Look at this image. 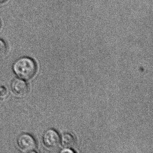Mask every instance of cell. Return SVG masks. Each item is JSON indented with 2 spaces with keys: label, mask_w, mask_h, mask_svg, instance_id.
I'll return each mask as SVG.
<instances>
[{
  "label": "cell",
  "mask_w": 153,
  "mask_h": 153,
  "mask_svg": "<svg viewBox=\"0 0 153 153\" xmlns=\"http://www.w3.org/2000/svg\"><path fill=\"white\" fill-rule=\"evenodd\" d=\"M13 71L19 78L29 80L36 74L37 67L36 62L32 58L23 57L14 62L12 67Z\"/></svg>",
  "instance_id": "6da1fadb"
},
{
  "label": "cell",
  "mask_w": 153,
  "mask_h": 153,
  "mask_svg": "<svg viewBox=\"0 0 153 153\" xmlns=\"http://www.w3.org/2000/svg\"><path fill=\"white\" fill-rule=\"evenodd\" d=\"M17 142L19 148L24 152H34L37 147V143L35 139L28 133L20 134L18 137Z\"/></svg>",
  "instance_id": "7a4b0ae2"
},
{
  "label": "cell",
  "mask_w": 153,
  "mask_h": 153,
  "mask_svg": "<svg viewBox=\"0 0 153 153\" xmlns=\"http://www.w3.org/2000/svg\"><path fill=\"white\" fill-rule=\"evenodd\" d=\"M43 142L45 147L49 149H56L60 144V138L56 130L49 129L44 133Z\"/></svg>",
  "instance_id": "3957f363"
},
{
  "label": "cell",
  "mask_w": 153,
  "mask_h": 153,
  "mask_svg": "<svg viewBox=\"0 0 153 153\" xmlns=\"http://www.w3.org/2000/svg\"><path fill=\"white\" fill-rule=\"evenodd\" d=\"M12 91L16 95L19 97H24L28 94L29 86L24 79L16 78L12 81L11 84Z\"/></svg>",
  "instance_id": "277c9868"
},
{
  "label": "cell",
  "mask_w": 153,
  "mask_h": 153,
  "mask_svg": "<svg viewBox=\"0 0 153 153\" xmlns=\"http://www.w3.org/2000/svg\"><path fill=\"white\" fill-rule=\"evenodd\" d=\"M62 142L63 145L65 146L70 147L74 145L75 140L71 134L66 133L62 136Z\"/></svg>",
  "instance_id": "5b68a950"
},
{
  "label": "cell",
  "mask_w": 153,
  "mask_h": 153,
  "mask_svg": "<svg viewBox=\"0 0 153 153\" xmlns=\"http://www.w3.org/2000/svg\"><path fill=\"white\" fill-rule=\"evenodd\" d=\"M7 51V45L6 42L0 39V57L4 56Z\"/></svg>",
  "instance_id": "8992f818"
},
{
  "label": "cell",
  "mask_w": 153,
  "mask_h": 153,
  "mask_svg": "<svg viewBox=\"0 0 153 153\" xmlns=\"http://www.w3.org/2000/svg\"><path fill=\"white\" fill-rule=\"evenodd\" d=\"M8 94V90L6 86L1 85L0 86V97L5 98Z\"/></svg>",
  "instance_id": "52a82bcc"
},
{
  "label": "cell",
  "mask_w": 153,
  "mask_h": 153,
  "mask_svg": "<svg viewBox=\"0 0 153 153\" xmlns=\"http://www.w3.org/2000/svg\"><path fill=\"white\" fill-rule=\"evenodd\" d=\"M62 153H73V151L70 149H65L62 150Z\"/></svg>",
  "instance_id": "ba28073f"
},
{
  "label": "cell",
  "mask_w": 153,
  "mask_h": 153,
  "mask_svg": "<svg viewBox=\"0 0 153 153\" xmlns=\"http://www.w3.org/2000/svg\"><path fill=\"white\" fill-rule=\"evenodd\" d=\"M8 0H0V4L1 3H3L7 1Z\"/></svg>",
  "instance_id": "9c48e42d"
},
{
  "label": "cell",
  "mask_w": 153,
  "mask_h": 153,
  "mask_svg": "<svg viewBox=\"0 0 153 153\" xmlns=\"http://www.w3.org/2000/svg\"><path fill=\"white\" fill-rule=\"evenodd\" d=\"M1 22L0 21V28H1Z\"/></svg>",
  "instance_id": "30bf717a"
},
{
  "label": "cell",
  "mask_w": 153,
  "mask_h": 153,
  "mask_svg": "<svg viewBox=\"0 0 153 153\" xmlns=\"http://www.w3.org/2000/svg\"><path fill=\"white\" fill-rule=\"evenodd\" d=\"M1 97H0V99H1Z\"/></svg>",
  "instance_id": "8fae6325"
}]
</instances>
